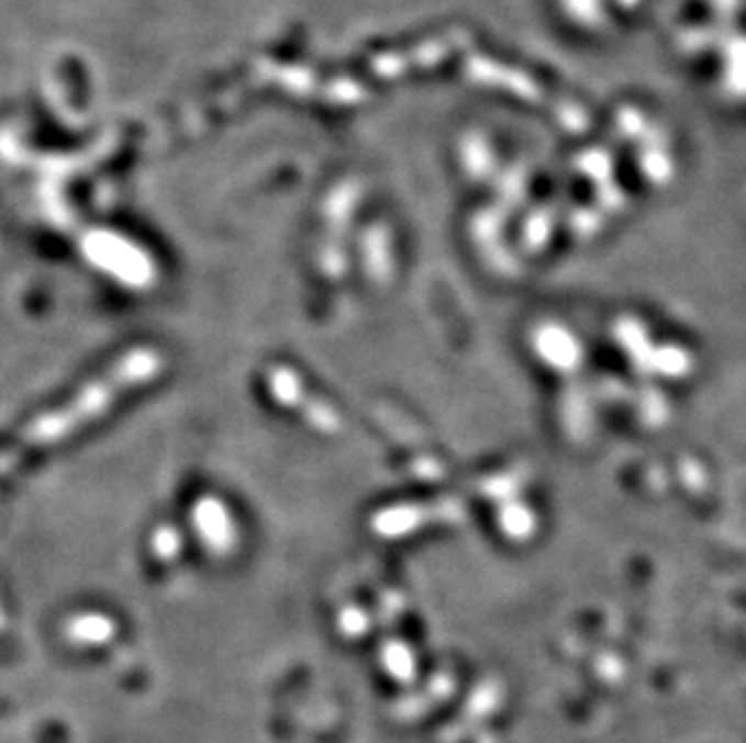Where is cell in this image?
<instances>
[{
	"label": "cell",
	"mask_w": 746,
	"mask_h": 743,
	"mask_svg": "<svg viewBox=\"0 0 746 743\" xmlns=\"http://www.w3.org/2000/svg\"><path fill=\"white\" fill-rule=\"evenodd\" d=\"M160 368H163V358L157 356L155 350L141 348V350L129 352V356L121 358L100 382L82 389V394H78L76 401H70L66 408H60L58 413H54V416H46L42 420L32 423L30 428L22 432L20 440L0 454V469H8L10 464H15L24 452H30V449L34 447H42L46 442H58L60 437L76 432L78 425L100 416V413L112 404V401L124 392V389L151 380V376L160 372Z\"/></svg>",
	"instance_id": "obj_1"
}]
</instances>
